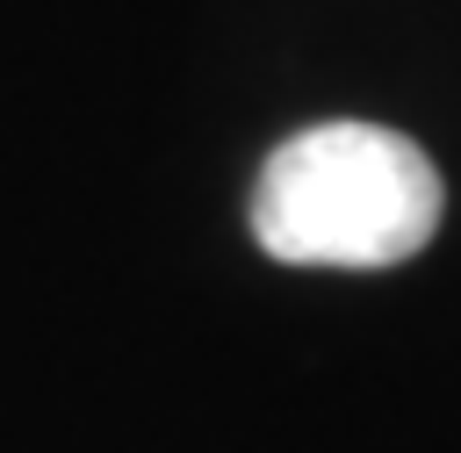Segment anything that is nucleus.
I'll return each mask as SVG.
<instances>
[{
	"instance_id": "f257e3e1",
	"label": "nucleus",
	"mask_w": 461,
	"mask_h": 453,
	"mask_svg": "<svg viewBox=\"0 0 461 453\" xmlns=\"http://www.w3.org/2000/svg\"><path fill=\"white\" fill-rule=\"evenodd\" d=\"M439 216V165L382 122H310L252 180V237L281 266H403L432 244Z\"/></svg>"
}]
</instances>
